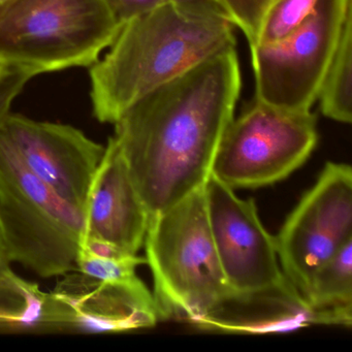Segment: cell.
Returning a JSON list of instances; mask_svg holds the SVG:
<instances>
[{"label": "cell", "instance_id": "7402d4cb", "mask_svg": "<svg viewBox=\"0 0 352 352\" xmlns=\"http://www.w3.org/2000/svg\"><path fill=\"white\" fill-rule=\"evenodd\" d=\"M10 261L8 257L7 247H6L5 236L3 228L0 226V273L9 267Z\"/></svg>", "mask_w": 352, "mask_h": 352}, {"label": "cell", "instance_id": "ac0fdd59", "mask_svg": "<svg viewBox=\"0 0 352 352\" xmlns=\"http://www.w3.org/2000/svg\"><path fill=\"white\" fill-rule=\"evenodd\" d=\"M145 263L146 258L138 255L100 256L79 247L76 270L102 281H121L137 277L135 269Z\"/></svg>", "mask_w": 352, "mask_h": 352}, {"label": "cell", "instance_id": "5bb4252c", "mask_svg": "<svg viewBox=\"0 0 352 352\" xmlns=\"http://www.w3.org/2000/svg\"><path fill=\"white\" fill-rule=\"evenodd\" d=\"M0 333H59L50 292H42L10 267L0 273Z\"/></svg>", "mask_w": 352, "mask_h": 352}, {"label": "cell", "instance_id": "d4e9b609", "mask_svg": "<svg viewBox=\"0 0 352 352\" xmlns=\"http://www.w3.org/2000/svg\"><path fill=\"white\" fill-rule=\"evenodd\" d=\"M8 1H9V0H0V7H1L3 5H5L6 3H8Z\"/></svg>", "mask_w": 352, "mask_h": 352}, {"label": "cell", "instance_id": "6da1fadb", "mask_svg": "<svg viewBox=\"0 0 352 352\" xmlns=\"http://www.w3.org/2000/svg\"><path fill=\"white\" fill-rule=\"evenodd\" d=\"M236 48L195 65L133 104L114 138L150 217L205 186L241 94Z\"/></svg>", "mask_w": 352, "mask_h": 352}, {"label": "cell", "instance_id": "44dd1931", "mask_svg": "<svg viewBox=\"0 0 352 352\" xmlns=\"http://www.w3.org/2000/svg\"><path fill=\"white\" fill-rule=\"evenodd\" d=\"M168 0H107L121 24L166 3Z\"/></svg>", "mask_w": 352, "mask_h": 352}, {"label": "cell", "instance_id": "603a6c76", "mask_svg": "<svg viewBox=\"0 0 352 352\" xmlns=\"http://www.w3.org/2000/svg\"><path fill=\"white\" fill-rule=\"evenodd\" d=\"M265 1V7H267V9H269L270 7H271L272 3H275L276 0H263Z\"/></svg>", "mask_w": 352, "mask_h": 352}, {"label": "cell", "instance_id": "e0dca14e", "mask_svg": "<svg viewBox=\"0 0 352 352\" xmlns=\"http://www.w3.org/2000/svg\"><path fill=\"white\" fill-rule=\"evenodd\" d=\"M317 1L318 0H276L263 16L254 47L274 44L289 36L308 19Z\"/></svg>", "mask_w": 352, "mask_h": 352}, {"label": "cell", "instance_id": "4fadbf2b", "mask_svg": "<svg viewBox=\"0 0 352 352\" xmlns=\"http://www.w3.org/2000/svg\"><path fill=\"white\" fill-rule=\"evenodd\" d=\"M318 324L316 315L300 292L287 281L255 292L232 290L217 307L197 323L201 329L238 333L287 331Z\"/></svg>", "mask_w": 352, "mask_h": 352}, {"label": "cell", "instance_id": "277c9868", "mask_svg": "<svg viewBox=\"0 0 352 352\" xmlns=\"http://www.w3.org/2000/svg\"><path fill=\"white\" fill-rule=\"evenodd\" d=\"M121 28L107 0H9L0 7V65L34 77L90 67Z\"/></svg>", "mask_w": 352, "mask_h": 352}, {"label": "cell", "instance_id": "2e32d148", "mask_svg": "<svg viewBox=\"0 0 352 352\" xmlns=\"http://www.w3.org/2000/svg\"><path fill=\"white\" fill-rule=\"evenodd\" d=\"M352 12L344 22L335 54L319 91L323 116L340 123L352 121Z\"/></svg>", "mask_w": 352, "mask_h": 352}, {"label": "cell", "instance_id": "3957f363", "mask_svg": "<svg viewBox=\"0 0 352 352\" xmlns=\"http://www.w3.org/2000/svg\"><path fill=\"white\" fill-rule=\"evenodd\" d=\"M204 187L150 217L144 245L160 318L197 324L232 290L210 232Z\"/></svg>", "mask_w": 352, "mask_h": 352}, {"label": "cell", "instance_id": "ffe728a7", "mask_svg": "<svg viewBox=\"0 0 352 352\" xmlns=\"http://www.w3.org/2000/svg\"><path fill=\"white\" fill-rule=\"evenodd\" d=\"M34 78L24 67L11 65L0 67V123L11 112L16 98Z\"/></svg>", "mask_w": 352, "mask_h": 352}, {"label": "cell", "instance_id": "30bf717a", "mask_svg": "<svg viewBox=\"0 0 352 352\" xmlns=\"http://www.w3.org/2000/svg\"><path fill=\"white\" fill-rule=\"evenodd\" d=\"M0 131L38 178L84 213L104 146L72 125L32 120L11 112L0 123Z\"/></svg>", "mask_w": 352, "mask_h": 352}, {"label": "cell", "instance_id": "cb8c5ba5", "mask_svg": "<svg viewBox=\"0 0 352 352\" xmlns=\"http://www.w3.org/2000/svg\"><path fill=\"white\" fill-rule=\"evenodd\" d=\"M182 1H216V0H182Z\"/></svg>", "mask_w": 352, "mask_h": 352}, {"label": "cell", "instance_id": "9c48e42d", "mask_svg": "<svg viewBox=\"0 0 352 352\" xmlns=\"http://www.w3.org/2000/svg\"><path fill=\"white\" fill-rule=\"evenodd\" d=\"M204 190L210 232L232 290L246 294L285 283L275 236L259 219L254 201L240 199L213 175Z\"/></svg>", "mask_w": 352, "mask_h": 352}, {"label": "cell", "instance_id": "7a4b0ae2", "mask_svg": "<svg viewBox=\"0 0 352 352\" xmlns=\"http://www.w3.org/2000/svg\"><path fill=\"white\" fill-rule=\"evenodd\" d=\"M234 28L216 1L168 0L125 22L106 55L89 67L94 117L114 124L150 92L236 48Z\"/></svg>", "mask_w": 352, "mask_h": 352}, {"label": "cell", "instance_id": "484cf974", "mask_svg": "<svg viewBox=\"0 0 352 352\" xmlns=\"http://www.w3.org/2000/svg\"><path fill=\"white\" fill-rule=\"evenodd\" d=\"M1 65H0V67H1Z\"/></svg>", "mask_w": 352, "mask_h": 352}, {"label": "cell", "instance_id": "8992f818", "mask_svg": "<svg viewBox=\"0 0 352 352\" xmlns=\"http://www.w3.org/2000/svg\"><path fill=\"white\" fill-rule=\"evenodd\" d=\"M318 142L312 112H289L253 98L228 125L212 175L232 189L284 180L310 157Z\"/></svg>", "mask_w": 352, "mask_h": 352}, {"label": "cell", "instance_id": "9a60e30c", "mask_svg": "<svg viewBox=\"0 0 352 352\" xmlns=\"http://www.w3.org/2000/svg\"><path fill=\"white\" fill-rule=\"evenodd\" d=\"M302 298L318 324L351 327L352 240L316 270Z\"/></svg>", "mask_w": 352, "mask_h": 352}, {"label": "cell", "instance_id": "ba28073f", "mask_svg": "<svg viewBox=\"0 0 352 352\" xmlns=\"http://www.w3.org/2000/svg\"><path fill=\"white\" fill-rule=\"evenodd\" d=\"M352 240V168L327 162L275 236L284 277L302 296L313 274Z\"/></svg>", "mask_w": 352, "mask_h": 352}, {"label": "cell", "instance_id": "7c38bea8", "mask_svg": "<svg viewBox=\"0 0 352 352\" xmlns=\"http://www.w3.org/2000/svg\"><path fill=\"white\" fill-rule=\"evenodd\" d=\"M149 220V212L135 188L122 152L111 137L88 189L82 236L137 255L144 245Z\"/></svg>", "mask_w": 352, "mask_h": 352}, {"label": "cell", "instance_id": "52a82bcc", "mask_svg": "<svg viewBox=\"0 0 352 352\" xmlns=\"http://www.w3.org/2000/svg\"><path fill=\"white\" fill-rule=\"evenodd\" d=\"M351 12L352 0H318L289 36L250 48L254 100L280 110L310 112Z\"/></svg>", "mask_w": 352, "mask_h": 352}, {"label": "cell", "instance_id": "8fae6325", "mask_svg": "<svg viewBox=\"0 0 352 352\" xmlns=\"http://www.w3.org/2000/svg\"><path fill=\"white\" fill-rule=\"evenodd\" d=\"M50 292L58 312L59 333H120L153 327L160 318L139 277L102 281L81 272L63 275Z\"/></svg>", "mask_w": 352, "mask_h": 352}, {"label": "cell", "instance_id": "5b68a950", "mask_svg": "<svg viewBox=\"0 0 352 352\" xmlns=\"http://www.w3.org/2000/svg\"><path fill=\"white\" fill-rule=\"evenodd\" d=\"M0 226L10 263H21L43 278L76 269L83 212L38 178L1 131Z\"/></svg>", "mask_w": 352, "mask_h": 352}, {"label": "cell", "instance_id": "d6986e66", "mask_svg": "<svg viewBox=\"0 0 352 352\" xmlns=\"http://www.w3.org/2000/svg\"><path fill=\"white\" fill-rule=\"evenodd\" d=\"M232 23L246 36L249 48L256 45L259 28L267 12L263 0H216Z\"/></svg>", "mask_w": 352, "mask_h": 352}]
</instances>
